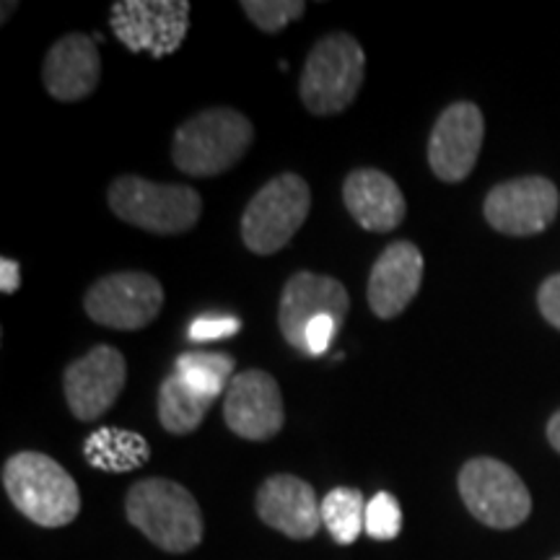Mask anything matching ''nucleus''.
Returning <instances> with one entry per match:
<instances>
[{
	"instance_id": "obj_5",
	"label": "nucleus",
	"mask_w": 560,
	"mask_h": 560,
	"mask_svg": "<svg viewBox=\"0 0 560 560\" xmlns=\"http://www.w3.org/2000/svg\"><path fill=\"white\" fill-rule=\"evenodd\" d=\"M109 208L117 219L153 234H182L198 223L200 195L187 185H156L143 177H117L109 187Z\"/></svg>"
},
{
	"instance_id": "obj_11",
	"label": "nucleus",
	"mask_w": 560,
	"mask_h": 560,
	"mask_svg": "<svg viewBox=\"0 0 560 560\" xmlns=\"http://www.w3.org/2000/svg\"><path fill=\"white\" fill-rule=\"evenodd\" d=\"M128 380L125 355L112 346H96L66 369V400L79 420H96L115 405Z\"/></svg>"
},
{
	"instance_id": "obj_4",
	"label": "nucleus",
	"mask_w": 560,
	"mask_h": 560,
	"mask_svg": "<svg viewBox=\"0 0 560 560\" xmlns=\"http://www.w3.org/2000/svg\"><path fill=\"white\" fill-rule=\"evenodd\" d=\"M366 52L346 32L322 37L306 58L299 94L312 115H340L353 104L363 86Z\"/></svg>"
},
{
	"instance_id": "obj_15",
	"label": "nucleus",
	"mask_w": 560,
	"mask_h": 560,
	"mask_svg": "<svg viewBox=\"0 0 560 560\" xmlns=\"http://www.w3.org/2000/svg\"><path fill=\"white\" fill-rule=\"evenodd\" d=\"M257 514L268 527L291 540H310L322 527V503L306 480L272 475L257 490Z\"/></svg>"
},
{
	"instance_id": "obj_2",
	"label": "nucleus",
	"mask_w": 560,
	"mask_h": 560,
	"mask_svg": "<svg viewBox=\"0 0 560 560\" xmlns=\"http://www.w3.org/2000/svg\"><path fill=\"white\" fill-rule=\"evenodd\" d=\"M252 138L255 128L242 112L202 109L174 132L172 161L190 177H219L247 153Z\"/></svg>"
},
{
	"instance_id": "obj_19",
	"label": "nucleus",
	"mask_w": 560,
	"mask_h": 560,
	"mask_svg": "<svg viewBox=\"0 0 560 560\" xmlns=\"http://www.w3.org/2000/svg\"><path fill=\"white\" fill-rule=\"evenodd\" d=\"M83 457L91 467L104 472H130L151 457L149 441L125 429H100L86 439Z\"/></svg>"
},
{
	"instance_id": "obj_14",
	"label": "nucleus",
	"mask_w": 560,
	"mask_h": 560,
	"mask_svg": "<svg viewBox=\"0 0 560 560\" xmlns=\"http://www.w3.org/2000/svg\"><path fill=\"white\" fill-rule=\"evenodd\" d=\"M348 310L350 296L340 280L317 272H296L280 296L278 325L289 346L304 350V332L310 322L330 314L342 325Z\"/></svg>"
},
{
	"instance_id": "obj_30",
	"label": "nucleus",
	"mask_w": 560,
	"mask_h": 560,
	"mask_svg": "<svg viewBox=\"0 0 560 560\" xmlns=\"http://www.w3.org/2000/svg\"><path fill=\"white\" fill-rule=\"evenodd\" d=\"M552 560H560V556H558V558H552Z\"/></svg>"
},
{
	"instance_id": "obj_23",
	"label": "nucleus",
	"mask_w": 560,
	"mask_h": 560,
	"mask_svg": "<svg viewBox=\"0 0 560 560\" xmlns=\"http://www.w3.org/2000/svg\"><path fill=\"white\" fill-rule=\"evenodd\" d=\"M242 11L252 19V24L262 32L276 34L289 26L291 21L304 16L306 5L301 0H244Z\"/></svg>"
},
{
	"instance_id": "obj_18",
	"label": "nucleus",
	"mask_w": 560,
	"mask_h": 560,
	"mask_svg": "<svg viewBox=\"0 0 560 560\" xmlns=\"http://www.w3.org/2000/svg\"><path fill=\"white\" fill-rule=\"evenodd\" d=\"M45 86L52 100L79 102L96 89L102 75V60L94 39L86 34H68L45 60Z\"/></svg>"
},
{
	"instance_id": "obj_12",
	"label": "nucleus",
	"mask_w": 560,
	"mask_h": 560,
	"mask_svg": "<svg viewBox=\"0 0 560 560\" xmlns=\"http://www.w3.org/2000/svg\"><path fill=\"white\" fill-rule=\"evenodd\" d=\"M223 418L236 436L268 441L283 429V395L268 371L249 369L234 376L223 400Z\"/></svg>"
},
{
	"instance_id": "obj_27",
	"label": "nucleus",
	"mask_w": 560,
	"mask_h": 560,
	"mask_svg": "<svg viewBox=\"0 0 560 560\" xmlns=\"http://www.w3.org/2000/svg\"><path fill=\"white\" fill-rule=\"evenodd\" d=\"M537 304H540L542 317L560 330V276L545 280L540 293H537Z\"/></svg>"
},
{
	"instance_id": "obj_17",
	"label": "nucleus",
	"mask_w": 560,
	"mask_h": 560,
	"mask_svg": "<svg viewBox=\"0 0 560 560\" xmlns=\"http://www.w3.org/2000/svg\"><path fill=\"white\" fill-rule=\"evenodd\" d=\"M342 200L355 223L376 234L395 231L408 213V202L397 182L380 170L350 172L342 185Z\"/></svg>"
},
{
	"instance_id": "obj_29",
	"label": "nucleus",
	"mask_w": 560,
	"mask_h": 560,
	"mask_svg": "<svg viewBox=\"0 0 560 560\" xmlns=\"http://www.w3.org/2000/svg\"><path fill=\"white\" fill-rule=\"evenodd\" d=\"M548 439H550L552 450L560 452V410L556 412V416L550 418V423H548Z\"/></svg>"
},
{
	"instance_id": "obj_8",
	"label": "nucleus",
	"mask_w": 560,
	"mask_h": 560,
	"mask_svg": "<svg viewBox=\"0 0 560 560\" xmlns=\"http://www.w3.org/2000/svg\"><path fill=\"white\" fill-rule=\"evenodd\" d=\"M109 26L130 52L166 58L177 52L190 30L187 0H120L112 5Z\"/></svg>"
},
{
	"instance_id": "obj_22",
	"label": "nucleus",
	"mask_w": 560,
	"mask_h": 560,
	"mask_svg": "<svg viewBox=\"0 0 560 560\" xmlns=\"http://www.w3.org/2000/svg\"><path fill=\"white\" fill-rule=\"evenodd\" d=\"M322 524L332 535L335 542L353 545L366 529V503L361 490L355 488H332L322 499Z\"/></svg>"
},
{
	"instance_id": "obj_21",
	"label": "nucleus",
	"mask_w": 560,
	"mask_h": 560,
	"mask_svg": "<svg viewBox=\"0 0 560 560\" xmlns=\"http://www.w3.org/2000/svg\"><path fill=\"white\" fill-rule=\"evenodd\" d=\"M236 361L229 353H208V350H190L182 353L174 363V374L179 376L187 387L200 392L208 400H215L234 376Z\"/></svg>"
},
{
	"instance_id": "obj_16",
	"label": "nucleus",
	"mask_w": 560,
	"mask_h": 560,
	"mask_svg": "<svg viewBox=\"0 0 560 560\" xmlns=\"http://www.w3.org/2000/svg\"><path fill=\"white\" fill-rule=\"evenodd\" d=\"M423 280V255L416 244L395 242L382 252L369 276V306L380 319H395L410 306Z\"/></svg>"
},
{
	"instance_id": "obj_1",
	"label": "nucleus",
	"mask_w": 560,
	"mask_h": 560,
	"mask_svg": "<svg viewBox=\"0 0 560 560\" xmlns=\"http://www.w3.org/2000/svg\"><path fill=\"white\" fill-rule=\"evenodd\" d=\"M3 488L13 506L39 527H66L81 511L79 486L47 454H13L3 467Z\"/></svg>"
},
{
	"instance_id": "obj_6",
	"label": "nucleus",
	"mask_w": 560,
	"mask_h": 560,
	"mask_svg": "<svg viewBox=\"0 0 560 560\" xmlns=\"http://www.w3.org/2000/svg\"><path fill=\"white\" fill-rule=\"evenodd\" d=\"M312 208L310 185L299 174H278L249 200L242 215V240L255 255H272L293 240Z\"/></svg>"
},
{
	"instance_id": "obj_9",
	"label": "nucleus",
	"mask_w": 560,
	"mask_h": 560,
	"mask_svg": "<svg viewBox=\"0 0 560 560\" xmlns=\"http://www.w3.org/2000/svg\"><path fill=\"white\" fill-rule=\"evenodd\" d=\"M86 314L112 330H143L164 306V289L149 272H115L96 280L83 299Z\"/></svg>"
},
{
	"instance_id": "obj_10",
	"label": "nucleus",
	"mask_w": 560,
	"mask_h": 560,
	"mask_svg": "<svg viewBox=\"0 0 560 560\" xmlns=\"http://www.w3.org/2000/svg\"><path fill=\"white\" fill-rule=\"evenodd\" d=\"M558 190L545 177H522L493 187L486 198L490 226L509 236L540 234L558 215Z\"/></svg>"
},
{
	"instance_id": "obj_28",
	"label": "nucleus",
	"mask_w": 560,
	"mask_h": 560,
	"mask_svg": "<svg viewBox=\"0 0 560 560\" xmlns=\"http://www.w3.org/2000/svg\"><path fill=\"white\" fill-rule=\"evenodd\" d=\"M19 285H21L19 262L11 260V257H3V260H0V291L16 293Z\"/></svg>"
},
{
	"instance_id": "obj_24",
	"label": "nucleus",
	"mask_w": 560,
	"mask_h": 560,
	"mask_svg": "<svg viewBox=\"0 0 560 560\" xmlns=\"http://www.w3.org/2000/svg\"><path fill=\"white\" fill-rule=\"evenodd\" d=\"M402 529V509L395 495L382 490L366 503V535L374 540H395Z\"/></svg>"
},
{
	"instance_id": "obj_7",
	"label": "nucleus",
	"mask_w": 560,
	"mask_h": 560,
	"mask_svg": "<svg viewBox=\"0 0 560 560\" xmlns=\"http://www.w3.org/2000/svg\"><path fill=\"white\" fill-rule=\"evenodd\" d=\"M459 495L475 520L493 529L520 527L532 511L524 480L499 459H470L459 472Z\"/></svg>"
},
{
	"instance_id": "obj_3",
	"label": "nucleus",
	"mask_w": 560,
	"mask_h": 560,
	"mask_svg": "<svg viewBox=\"0 0 560 560\" xmlns=\"http://www.w3.org/2000/svg\"><path fill=\"white\" fill-rule=\"evenodd\" d=\"M128 520L156 548L190 552L202 542V514L192 493L164 478L140 480L128 493Z\"/></svg>"
},
{
	"instance_id": "obj_13",
	"label": "nucleus",
	"mask_w": 560,
	"mask_h": 560,
	"mask_svg": "<svg viewBox=\"0 0 560 560\" xmlns=\"http://www.w3.org/2000/svg\"><path fill=\"white\" fill-rule=\"evenodd\" d=\"M482 122L472 102H457L441 112L429 140V164L441 182H462L470 177L480 156Z\"/></svg>"
},
{
	"instance_id": "obj_25",
	"label": "nucleus",
	"mask_w": 560,
	"mask_h": 560,
	"mask_svg": "<svg viewBox=\"0 0 560 560\" xmlns=\"http://www.w3.org/2000/svg\"><path fill=\"white\" fill-rule=\"evenodd\" d=\"M240 330V317H231V314H200L198 319H192L187 338H190V342H210L231 338V335H236Z\"/></svg>"
},
{
	"instance_id": "obj_20",
	"label": "nucleus",
	"mask_w": 560,
	"mask_h": 560,
	"mask_svg": "<svg viewBox=\"0 0 560 560\" xmlns=\"http://www.w3.org/2000/svg\"><path fill=\"white\" fill-rule=\"evenodd\" d=\"M213 402L215 400H208L200 392L187 387L177 374H172L159 389V420L164 425V431L185 436V433H192L198 429Z\"/></svg>"
},
{
	"instance_id": "obj_26",
	"label": "nucleus",
	"mask_w": 560,
	"mask_h": 560,
	"mask_svg": "<svg viewBox=\"0 0 560 560\" xmlns=\"http://www.w3.org/2000/svg\"><path fill=\"white\" fill-rule=\"evenodd\" d=\"M338 330H340V322L330 317V314L310 322V327H306V332H304V353L312 355V359L327 353V348H330V342Z\"/></svg>"
}]
</instances>
